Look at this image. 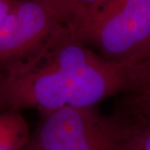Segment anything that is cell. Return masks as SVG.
I'll use <instances>...</instances> for the list:
<instances>
[{
  "mask_svg": "<svg viewBox=\"0 0 150 150\" xmlns=\"http://www.w3.org/2000/svg\"><path fill=\"white\" fill-rule=\"evenodd\" d=\"M68 23L46 0H16L0 23V72L32 56Z\"/></svg>",
  "mask_w": 150,
  "mask_h": 150,
  "instance_id": "4",
  "label": "cell"
},
{
  "mask_svg": "<svg viewBox=\"0 0 150 150\" xmlns=\"http://www.w3.org/2000/svg\"><path fill=\"white\" fill-rule=\"evenodd\" d=\"M147 110H148V112H149V113L150 114V106H149L148 107V108H147Z\"/></svg>",
  "mask_w": 150,
  "mask_h": 150,
  "instance_id": "12",
  "label": "cell"
},
{
  "mask_svg": "<svg viewBox=\"0 0 150 150\" xmlns=\"http://www.w3.org/2000/svg\"><path fill=\"white\" fill-rule=\"evenodd\" d=\"M54 5L69 24H74L76 20V12L72 0H46Z\"/></svg>",
  "mask_w": 150,
  "mask_h": 150,
  "instance_id": "9",
  "label": "cell"
},
{
  "mask_svg": "<svg viewBox=\"0 0 150 150\" xmlns=\"http://www.w3.org/2000/svg\"><path fill=\"white\" fill-rule=\"evenodd\" d=\"M76 12V21L74 27L85 17L94 13L105 4L112 0H72Z\"/></svg>",
  "mask_w": 150,
  "mask_h": 150,
  "instance_id": "7",
  "label": "cell"
},
{
  "mask_svg": "<svg viewBox=\"0 0 150 150\" xmlns=\"http://www.w3.org/2000/svg\"><path fill=\"white\" fill-rule=\"evenodd\" d=\"M2 74H3V73H2V72H0V79H1V76H2Z\"/></svg>",
  "mask_w": 150,
  "mask_h": 150,
  "instance_id": "13",
  "label": "cell"
},
{
  "mask_svg": "<svg viewBox=\"0 0 150 150\" xmlns=\"http://www.w3.org/2000/svg\"><path fill=\"white\" fill-rule=\"evenodd\" d=\"M132 95L140 102L150 105V59L146 63L144 75L138 91Z\"/></svg>",
  "mask_w": 150,
  "mask_h": 150,
  "instance_id": "8",
  "label": "cell"
},
{
  "mask_svg": "<svg viewBox=\"0 0 150 150\" xmlns=\"http://www.w3.org/2000/svg\"><path fill=\"white\" fill-rule=\"evenodd\" d=\"M29 140V127L21 111L0 110V150H23Z\"/></svg>",
  "mask_w": 150,
  "mask_h": 150,
  "instance_id": "5",
  "label": "cell"
},
{
  "mask_svg": "<svg viewBox=\"0 0 150 150\" xmlns=\"http://www.w3.org/2000/svg\"><path fill=\"white\" fill-rule=\"evenodd\" d=\"M144 62L108 61L64 23L36 53L3 72L0 110L34 108L45 116L66 107H94L115 94H134Z\"/></svg>",
  "mask_w": 150,
  "mask_h": 150,
  "instance_id": "1",
  "label": "cell"
},
{
  "mask_svg": "<svg viewBox=\"0 0 150 150\" xmlns=\"http://www.w3.org/2000/svg\"><path fill=\"white\" fill-rule=\"evenodd\" d=\"M74 29L108 61L150 59V0H112Z\"/></svg>",
  "mask_w": 150,
  "mask_h": 150,
  "instance_id": "2",
  "label": "cell"
},
{
  "mask_svg": "<svg viewBox=\"0 0 150 150\" xmlns=\"http://www.w3.org/2000/svg\"><path fill=\"white\" fill-rule=\"evenodd\" d=\"M16 0H0V23L8 13Z\"/></svg>",
  "mask_w": 150,
  "mask_h": 150,
  "instance_id": "10",
  "label": "cell"
},
{
  "mask_svg": "<svg viewBox=\"0 0 150 150\" xmlns=\"http://www.w3.org/2000/svg\"><path fill=\"white\" fill-rule=\"evenodd\" d=\"M133 105L138 109L139 122L130 123L116 114L113 116L123 128L127 144L139 150H150V114L141 106Z\"/></svg>",
  "mask_w": 150,
  "mask_h": 150,
  "instance_id": "6",
  "label": "cell"
},
{
  "mask_svg": "<svg viewBox=\"0 0 150 150\" xmlns=\"http://www.w3.org/2000/svg\"><path fill=\"white\" fill-rule=\"evenodd\" d=\"M123 150H139L137 149L136 148H134L133 146L129 145V144H127L126 142H124V144H123Z\"/></svg>",
  "mask_w": 150,
  "mask_h": 150,
  "instance_id": "11",
  "label": "cell"
},
{
  "mask_svg": "<svg viewBox=\"0 0 150 150\" xmlns=\"http://www.w3.org/2000/svg\"><path fill=\"white\" fill-rule=\"evenodd\" d=\"M125 136L94 107H66L44 116L29 143L45 150H123Z\"/></svg>",
  "mask_w": 150,
  "mask_h": 150,
  "instance_id": "3",
  "label": "cell"
}]
</instances>
